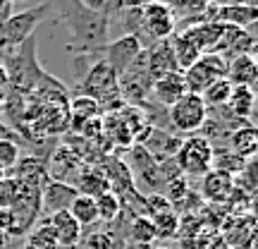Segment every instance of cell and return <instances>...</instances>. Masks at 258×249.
I'll return each instance as SVG.
<instances>
[{
  "instance_id": "obj_12",
  "label": "cell",
  "mask_w": 258,
  "mask_h": 249,
  "mask_svg": "<svg viewBox=\"0 0 258 249\" xmlns=\"http://www.w3.org/2000/svg\"><path fill=\"white\" fill-rule=\"evenodd\" d=\"M186 93V84H184V74L182 72H167L163 77L153 79V86H151V98L163 106V108H170L175 101H179Z\"/></svg>"
},
{
  "instance_id": "obj_4",
  "label": "cell",
  "mask_w": 258,
  "mask_h": 249,
  "mask_svg": "<svg viewBox=\"0 0 258 249\" xmlns=\"http://www.w3.org/2000/svg\"><path fill=\"white\" fill-rule=\"evenodd\" d=\"M206 118H208V108L203 103L201 93L186 91L179 101H175L167 108V122H170V127L175 129L179 137L182 134L189 137V134L201 132Z\"/></svg>"
},
{
  "instance_id": "obj_38",
  "label": "cell",
  "mask_w": 258,
  "mask_h": 249,
  "mask_svg": "<svg viewBox=\"0 0 258 249\" xmlns=\"http://www.w3.org/2000/svg\"><path fill=\"white\" fill-rule=\"evenodd\" d=\"M3 103H5V93H3V89H0V111H3Z\"/></svg>"
},
{
  "instance_id": "obj_15",
  "label": "cell",
  "mask_w": 258,
  "mask_h": 249,
  "mask_svg": "<svg viewBox=\"0 0 258 249\" xmlns=\"http://www.w3.org/2000/svg\"><path fill=\"white\" fill-rule=\"evenodd\" d=\"M50 230L55 232L57 247H79V240H82L84 228L72 218L70 211H57L53 216L46 218Z\"/></svg>"
},
{
  "instance_id": "obj_31",
  "label": "cell",
  "mask_w": 258,
  "mask_h": 249,
  "mask_svg": "<svg viewBox=\"0 0 258 249\" xmlns=\"http://www.w3.org/2000/svg\"><path fill=\"white\" fill-rule=\"evenodd\" d=\"M237 5H256L253 0H211V8H237Z\"/></svg>"
},
{
  "instance_id": "obj_8",
  "label": "cell",
  "mask_w": 258,
  "mask_h": 249,
  "mask_svg": "<svg viewBox=\"0 0 258 249\" xmlns=\"http://www.w3.org/2000/svg\"><path fill=\"white\" fill-rule=\"evenodd\" d=\"M182 74H184L186 91L203 93L215 79L227 77V60L222 56H218V53H203V56Z\"/></svg>"
},
{
  "instance_id": "obj_28",
  "label": "cell",
  "mask_w": 258,
  "mask_h": 249,
  "mask_svg": "<svg viewBox=\"0 0 258 249\" xmlns=\"http://www.w3.org/2000/svg\"><path fill=\"white\" fill-rule=\"evenodd\" d=\"M19 158H22V148H19V144L3 139V141H0V168H3V170H12Z\"/></svg>"
},
{
  "instance_id": "obj_22",
  "label": "cell",
  "mask_w": 258,
  "mask_h": 249,
  "mask_svg": "<svg viewBox=\"0 0 258 249\" xmlns=\"http://www.w3.org/2000/svg\"><path fill=\"white\" fill-rule=\"evenodd\" d=\"M67 113H70V127H74V125H79V122L101 118V106H98L96 98H89V96L77 93L72 101L67 103Z\"/></svg>"
},
{
  "instance_id": "obj_11",
  "label": "cell",
  "mask_w": 258,
  "mask_h": 249,
  "mask_svg": "<svg viewBox=\"0 0 258 249\" xmlns=\"http://www.w3.org/2000/svg\"><path fill=\"white\" fill-rule=\"evenodd\" d=\"M232 189H234V177L222 173V170H208L201 177V192L199 196L203 199V204H227Z\"/></svg>"
},
{
  "instance_id": "obj_17",
  "label": "cell",
  "mask_w": 258,
  "mask_h": 249,
  "mask_svg": "<svg viewBox=\"0 0 258 249\" xmlns=\"http://www.w3.org/2000/svg\"><path fill=\"white\" fill-rule=\"evenodd\" d=\"M227 79L232 86H251L258 79V65H256V56H239L232 58L227 63Z\"/></svg>"
},
{
  "instance_id": "obj_34",
  "label": "cell",
  "mask_w": 258,
  "mask_h": 249,
  "mask_svg": "<svg viewBox=\"0 0 258 249\" xmlns=\"http://www.w3.org/2000/svg\"><path fill=\"white\" fill-rule=\"evenodd\" d=\"M10 84V79H8V70L3 67V63H0V89H5Z\"/></svg>"
},
{
  "instance_id": "obj_29",
  "label": "cell",
  "mask_w": 258,
  "mask_h": 249,
  "mask_svg": "<svg viewBox=\"0 0 258 249\" xmlns=\"http://www.w3.org/2000/svg\"><path fill=\"white\" fill-rule=\"evenodd\" d=\"M144 206H146V216H156V213H163V211H172V206L167 204V199L163 196L160 192H153V194H144Z\"/></svg>"
},
{
  "instance_id": "obj_1",
  "label": "cell",
  "mask_w": 258,
  "mask_h": 249,
  "mask_svg": "<svg viewBox=\"0 0 258 249\" xmlns=\"http://www.w3.org/2000/svg\"><path fill=\"white\" fill-rule=\"evenodd\" d=\"M57 19L70 31V53H98V48L108 43L110 19L93 12L84 5L82 0H55Z\"/></svg>"
},
{
  "instance_id": "obj_30",
  "label": "cell",
  "mask_w": 258,
  "mask_h": 249,
  "mask_svg": "<svg viewBox=\"0 0 258 249\" xmlns=\"http://www.w3.org/2000/svg\"><path fill=\"white\" fill-rule=\"evenodd\" d=\"M19 182L15 177H3L0 180V209H10L15 202V194H17Z\"/></svg>"
},
{
  "instance_id": "obj_25",
  "label": "cell",
  "mask_w": 258,
  "mask_h": 249,
  "mask_svg": "<svg viewBox=\"0 0 258 249\" xmlns=\"http://www.w3.org/2000/svg\"><path fill=\"white\" fill-rule=\"evenodd\" d=\"M230 93H232V84L227 77H222V79H215V82L201 93L203 103H206V108L211 111V108H225L227 101H230Z\"/></svg>"
},
{
  "instance_id": "obj_10",
  "label": "cell",
  "mask_w": 258,
  "mask_h": 249,
  "mask_svg": "<svg viewBox=\"0 0 258 249\" xmlns=\"http://www.w3.org/2000/svg\"><path fill=\"white\" fill-rule=\"evenodd\" d=\"M77 194L79 192L70 182H57V180L48 177L43 187H41V213L48 218V216H53L57 211H67Z\"/></svg>"
},
{
  "instance_id": "obj_6",
  "label": "cell",
  "mask_w": 258,
  "mask_h": 249,
  "mask_svg": "<svg viewBox=\"0 0 258 249\" xmlns=\"http://www.w3.org/2000/svg\"><path fill=\"white\" fill-rule=\"evenodd\" d=\"M141 31L146 48H151L156 41L170 38L177 31V12L170 3H148L141 8Z\"/></svg>"
},
{
  "instance_id": "obj_32",
  "label": "cell",
  "mask_w": 258,
  "mask_h": 249,
  "mask_svg": "<svg viewBox=\"0 0 258 249\" xmlns=\"http://www.w3.org/2000/svg\"><path fill=\"white\" fill-rule=\"evenodd\" d=\"M122 8H144L148 3H158V0H120ZM163 3H170V5H175L177 0H163Z\"/></svg>"
},
{
  "instance_id": "obj_24",
  "label": "cell",
  "mask_w": 258,
  "mask_h": 249,
  "mask_svg": "<svg viewBox=\"0 0 258 249\" xmlns=\"http://www.w3.org/2000/svg\"><path fill=\"white\" fill-rule=\"evenodd\" d=\"M151 225L156 232V240H177V230H179V213L175 211H163L151 216Z\"/></svg>"
},
{
  "instance_id": "obj_14",
  "label": "cell",
  "mask_w": 258,
  "mask_h": 249,
  "mask_svg": "<svg viewBox=\"0 0 258 249\" xmlns=\"http://www.w3.org/2000/svg\"><path fill=\"white\" fill-rule=\"evenodd\" d=\"M206 19L218 22V24H230V27L249 29L258 19L256 5H237V8H208Z\"/></svg>"
},
{
  "instance_id": "obj_9",
  "label": "cell",
  "mask_w": 258,
  "mask_h": 249,
  "mask_svg": "<svg viewBox=\"0 0 258 249\" xmlns=\"http://www.w3.org/2000/svg\"><path fill=\"white\" fill-rule=\"evenodd\" d=\"M141 51H144V48H141V43H139L137 38L129 36V34H122L120 38L108 41L105 46L98 48V56H101V60L110 67L112 72L120 77L129 65L134 63V58H137Z\"/></svg>"
},
{
  "instance_id": "obj_13",
  "label": "cell",
  "mask_w": 258,
  "mask_h": 249,
  "mask_svg": "<svg viewBox=\"0 0 258 249\" xmlns=\"http://www.w3.org/2000/svg\"><path fill=\"white\" fill-rule=\"evenodd\" d=\"M146 65H148L151 79H158V77H163V74H167V72H179L170 38L156 41L151 48H146Z\"/></svg>"
},
{
  "instance_id": "obj_3",
  "label": "cell",
  "mask_w": 258,
  "mask_h": 249,
  "mask_svg": "<svg viewBox=\"0 0 258 249\" xmlns=\"http://www.w3.org/2000/svg\"><path fill=\"white\" fill-rule=\"evenodd\" d=\"M48 12H50V3H38L36 8L22 10L3 19L0 22V56L12 53L29 36H34L36 27L48 17Z\"/></svg>"
},
{
  "instance_id": "obj_2",
  "label": "cell",
  "mask_w": 258,
  "mask_h": 249,
  "mask_svg": "<svg viewBox=\"0 0 258 249\" xmlns=\"http://www.w3.org/2000/svg\"><path fill=\"white\" fill-rule=\"evenodd\" d=\"M3 67L8 70L10 86L17 91H29V93H41V91H64V86L60 79H55L53 74H48L36 58V36H29L22 46H17L12 53L5 56Z\"/></svg>"
},
{
  "instance_id": "obj_37",
  "label": "cell",
  "mask_w": 258,
  "mask_h": 249,
  "mask_svg": "<svg viewBox=\"0 0 258 249\" xmlns=\"http://www.w3.org/2000/svg\"><path fill=\"white\" fill-rule=\"evenodd\" d=\"M151 249H167L165 244H158V242H153V244H151Z\"/></svg>"
},
{
  "instance_id": "obj_20",
  "label": "cell",
  "mask_w": 258,
  "mask_h": 249,
  "mask_svg": "<svg viewBox=\"0 0 258 249\" xmlns=\"http://www.w3.org/2000/svg\"><path fill=\"white\" fill-rule=\"evenodd\" d=\"M72 187L79 194H84V196H91V199L101 196L103 192H110L108 180L101 175V170H98V168H93V166H84L82 173H79V175H77V180L72 182Z\"/></svg>"
},
{
  "instance_id": "obj_26",
  "label": "cell",
  "mask_w": 258,
  "mask_h": 249,
  "mask_svg": "<svg viewBox=\"0 0 258 249\" xmlns=\"http://www.w3.org/2000/svg\"><path fill=\"white\" fill-rule=\"evenodd\" d=\"M96 202V213H98V223L103 225H110L120 218L122 213V202L115 196L112 192H103L101 196H96L93 199Z\"/></svg>"
},
{
  "instance_id": "obj_21",
  "label": "cell",
  "mask_w": 258,
  "mask_h": 249,
  "mask_svg": "<svg viewBox=\"0 0 258 249\" xmlns=\"http://www.w3.org/2000/svg\"><path fill=\"white\" fill-rule=\"evenodd\" d=\"M127 244L139 249H146L156 242V232H153V225H151V218L146 216H132L127 225V235H124Z\"/></svg>"
},
{
  "instance_id": "obj_35",
  "label": "cell",
  "mask_w": 258,
  "mask_h": 249,
  "mask_svg": "<svg viewBox=\"0 0 258 249\" xmlns=\"http://www.w3.org/2000/svg\"><path fill=\"white\" fill-rule=\"evenodd\" d=\"M8 242H10V235H8V232H3V230H0V249L5 247Z\"/></svg>"
},
{
  "instance_id": "obj_16",
  "label": "cell",
  "mask_w": 258,
  "mask_h": 249,
  "mask_svg": "<svg viewBox=\"0 0 258 249\" xmlns=\"http://www.w3.org/2000/svg\"><path fill=\"white\" fill-rule=\"evenodd\" d=\"M225 148H230L232 154H237L244 161H251L256 158L258 151V132L253 125H244L239 129H232L227 134V141H225Z\"/></svg>"
},
{
  "instance_id": "obj_19",
  "label": "cell",
  "mask_w": 258,
  "mask_h": 249,
  "mask_svg": "<svg viewBox=\"0 0 258 249\" xmlns=\"http://www.w3.org/2000/svg\"><path fill=\"white\" fill-rule=\"evenodd\" d=\"M170 43H172V51H175V60H177L179 72L189 70V67L203 56L201 51H199V46H196V41L186 34L184 29H182V31H175V34L170 36Z\"/></svg>"
},
{
  "instance_id": "obj_23",
  "label": "cell",
  "mask_w": 258,
  "mask_h": 249,
  "mask_svg": "<svg viewBox=\"0 0 258 249\" xmlns=\"http://www.w3.org/2000/svg\"><path fill=\"white\" fill-rule=\"evenodd\" d=\"M67 211L72 213V218L82 228H91L98 223V213H96V202H93L91 196H84V194H77L74 196L72 206L67 209Z\"/></svg>"
},
{
  "instance_id": "obj_40",
  "label": "cell",
  "mask_w": 258,
  "mask_h": 249,
  "mask_svg": "<svg viewBox=\"0 0 258 249\" xmlns=\"http://www.w3.org/2000/svg\"><path fill=\"white\" fill-rule=\"evenodd\" d=\"M57 249H79V247H57Z\"/></svg>"
},
{
  "instance_id": "obj_7",
  "label": "cell",
  "mask_w": 258,
  "mask_h": 249,
  "mask_svg": "<svg viewBox=\"0 0 258 249\" xmlns=\"http://www.w3.org/2000/svg\"><path fill=\"white\" fill-rule=\"evenodd\" d=\"M127 156H129V173H132V180H134V187H137L141 194H153L160 192V173H158V161L151 154H148L144 146H137L132 144L127 148Z\"/></svg>"
},
{
  "instance_id": "obj_33",
  "label": "cell",
  "mask_w": 258,
  "mask_h": 249,
  "mask_svg": "<svg viewBox=\"0 0 258 249\" xmlns=\"http://www.w3.org/2000/svg\"><path fill=\"white\" fill-rule=\"evenodd\" d=\"M3 139H8V141H15V144H19V139H22V137H17V134H15V129H10L8 125H0V141H3Z\"/></svg>"
},
{
  "instance_id": "obj_5",
  "label": "cell",
  "mask_w": 258,
  "mask_h": 249,
  "mask_svg": "<svg viewBox=\"0 0 258 249\" xmlns=\"http://www.w3.org/2000/svg\"><path fill=\"white\" fill-rule=\"evenodd\" d=\"M175 161L186 180L203 177L208 170H213V144L201 134H189L186 139H182Z\"/></svg>"
},
{
  "instance_id": "obj_39",
  "label": "cell",
  "mask_w": 258,
  "mask_h": 249,
  "mask_svg": "<svg viewBox=\"0 0 258 249\" xmlns=\"http://www.w3.org/2000/svg\"><path fill=\"white\" fill-rule=\"evenodd\" d=\"M3 177H5V170H3V168H0V180H3Z\"/></svg>"
},
{
  "instance_id": "obj_27",
  "label": "cell",
  "mask_w": 258,
  "mask_h": 249,
  "mask_svg": "<svg viewBox=\"0 0 258 249\" xmlns=\"http://www.w3.org/2000/svg\"><path fill=\"white\" fill-rule=\"evenodd\" d=\"M82 3L89 10L98 12V15H103V17H108L110 22H112V19H117V15L124 10L120 0H82Z\"/></svg>"
},
{
  "instance_id": "obj_18",
  "label": "cell",
  "mask_w": 258,
  "mask_h": 249,
  "mask_svg": "<svg viewBox=\"0 0 258 249\" xmlns=\"http://www.w3.org/2000/svg\"><path fill=\"white\" fill-rule=\"evenodd\" d=\"M232 118L237 120L253 122V111H256V91L251 86H232L230 101L225 106Z\"/></svg>"
},
{
  "instance_id": "obj_36",
  "label": "cell",
  "mask_w": 258,
  "mask_h": 249,
  "mask_svg": "<svg viewBox=\"0 0 258 249\" xmlns=\"http://www.w3.org/2000/svg\"><path fill=\"white\" fill-rule=\"evenodd\" d=\"M12 5H22V3H29V0H10ZM43 3H48V0H43Z\"/></svg>"
}]
</instances>
